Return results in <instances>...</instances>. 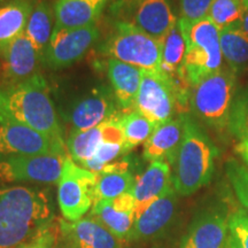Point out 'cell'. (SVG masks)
<instances>
[{"label": "cell", "instance_id": "obj_1", "mask_svg": "<svg viewBox=\"0 0 248 248\" xmlns=\"http://www.w3.org/2000/svg\"><path fill=\"white\" fill-rule=\"evenodd\" d=\"M51 216V202L44 191L26 186L0 188V248L28 244Z\"/></svg>", "mask_w": 248, "mask_h": 248}, {"label": "cell", "instance_id": "obj_2", "mask_svg": "<svg viewBox=\"0 0 248 248\" xmlns=\"http://www.w3.org/2000/svg\"><path fill=\"white\" fill-rule=\"evenodd\" d=\"M0 117L61 140L62 128L51 90L42 74L17 84L0 88Z\"/></svg>", "mask_w": 248, "mask_h": 248}, {"label": "cell", "instance_id": "obj_3", "mask_svg": "<svg viewBox=\"0 0 248 248\" xmlns=\"http://www.w3.org/2000/svg\"><path fill=\"white\" fill-rule=\"evenodd\" d=\"M217 155L218 150L212 139L186 114L184 137L170 162L172 186L177 194L187 197L208 184L213 177Z\"/></svg>", "mask_w": 248, "mask_h": 248}, {"label": "cell", "instance_id": "obj_4", "mask_svg": "<svg viewBox=\"0 0 248 248\" xmlns=\"http://www.w3.org/2000/svg\"><path fill=\"white\" fill-rule=\"evenodd\" d=\"M190 92L191 86L183 76L170 77L162 70H142L136 109L159 125L172 120L176 113L186 114Z\"/></svg>", "mask_w": 248, "mask_h": 248}, {"label": "cell", "instance_id": "obj_5", "mask_svg": "<svg viewBox=\"0 0 248 248\" xmlns=\"http://www.w3.org/2000/svg\"><path fill=\"white\" fill-rule=\"evenodd\" d=\"M178 24L186 42V54L179 75L192 89L222 69L221 30L208 16L192 23L179 18Z\"/></svg>", "mask_w": 248, "mask_h": 248}, {"label": "cell", "instance_id": "obj_6", "mask_svg": "<svg viewBox=\"0 0 248 248\" xmlns=\"http://www.w3.org/2000/svg\"><path fill=\"white\" fill-rule=\"evenodd\" d=\"M235 76L231 69H219L191 89V111L198 120L217 131L229 125L235 97Z\"/></svg>", "mask_w": 248, "mask_h": 248}, {"label": "cell", "instance_id": "obj_7", "mask_svg": "<svg viewBox=\"0 0 248 248\" xmlns=\"http://www.w3.org/2000/svg\"><path fill=\"white\" fill-rule=\"evenodd\" d=\"M102 54L144 71L161 70V42L130 21H117L102 46Z\"/></svg>", "mask_w": 248, "mask_h": 248}, {"label": "cell", "instance_id": "obj_8", "mask_svg": "<svg viewBox=\"0 0 248 248\" xmlns=\"http://www.w3.org/2000/svg\"><path fill=\"white\" fill-rule=\"evenodd\" d=\"M97 175L67 156L58 182V202L67 221L83 218L95 199Z\"/></svg>", "mask_w": 248, "mask_h": 248}, {"label": "cell", "instance_id": "obj_9", "mask_svg": "<svg viewBox=\"0 0 248 248\" xmlns=\"http://www.w3.org/2000/svg\"><path fill=\"white\" fill-rule=\"evenodd\" d=\"M67 155L48 153L30 156H12L0 160V181L54 184L61 177Z\"/></svg>", "mask_w": 248, "mask_h": 248}, {"label": "cell", "instance_id": "obj_10", "mask_svg": "<svg viewBox=\"0 0 248 248\" xmlns=\"http://www.w3.org/2000/svg\"><path fill=\"white\" fill-rule=\"evenodd\" d=\"M99 36L100 31L97 26L75 29L55 27L51 42L43 55L42 64L49 69L73 66L88 53Z\"/></svg>", "mask_w": 248, "mask_h": 248}, {"label": "cell", "instance_id": "obj_11", "mask_svg": "<svg viewBox=\"0 0 248 248\" xmlns=\"http://www.w3.org/2000/svg\"><path fill=\"white\" fill-rule=\"evenodd\" d=\"M55 152L64 153L63 141L49 138L15 121L0 117V160Z\"/></svg>", "mask_w": 248, "mask_h": 248}, {"label": "cell", "instance_id": "obj_12", "mask_svg": "<svg viewBox=\"0 0 248 248\" xmlns=\"http://www.w3.org/2000/svg\"><path fill=\"white\" fill-rule=\"evenodd\" d=\"M111 88L99 85L74 99L62 115L75 130H89L100 125L119 113Z\"/></svg>", "mask_w": 248, "mask_h": 248}, {"label": "cell", "instance_id": "obj_13", "mask_svg": "<svg viewBox=\"0 0 248 248\" xmlns=\"http://www.w3.org/2000/svg\"><path fill=\"white\" fill-rule=\"evenodd\" d=\"M1 59L0 88L17 84L30 78L38 74L37 70L42 64V57L38 49L24 33L13 42Z\"/></svg>", "mask_w": 248, "mask_h": 248}, {"label": "cell", "instance_id": "obj_14", "mask_svg": "<svg viewBox=\"0 0 248 248\" xmlns=\"http://www.w3.org/2000/svg\"><path fill=\"white\" fill-rule=\"evenodd\" d=\"M177 206V192L171 187L151 203L133 222L128 240H148L159 235L171 222Z\"/></svg>", "mask_w": 248, "mask_h": 248}, {"label": "cell", "instance_id": "obj_15", "mask_svg": "<svg viewBox=\"0 0 248 248\" xmlns=\"http://www.w3.org/2000/svg\"><path fill=\"white\" fill-rule=\"evenodd\" d=\"M172 186V175L170 164L166 161L151 162L146 170L136 177L131 193L135 198V219L153 203L167 193Z\"/></svg>", "mask_w": 248, "mask_h": 248}, {"label": "cell", "instance_id": "obj_16", "mask_svg": "<svg viewBox=\"0 0 248 248\" xmlns=\"http://www.w3.org/2000/svg\"><path fill=\"white\" fill-rule=\"evenodd\" d=\"M60 228L75 248H123L125 244L91 216L74 222L61 219Z\"/></svg>", "mask_w": 248, "mask_h": 248}, {"label": "cell", "instance_id": "obj_17", "mask_svg": "<svg viewBox=\"0 0 248 248\" xmlns=\"http://www.w3.org/2000/svg\"><path fill=\"white\" fill-rule=\"evenodd\" d=\"M177 21L169 0H136L131 23L152 38L162 42Z\"/></svg>", "mask_w": 248, "mask_h": 248}, {"label": "cell", "instance_id": "obj_18", "mask_svg": "<svg viewBox=\"0 0 248 248\" xmlns=\"http://www.w3.org/2000/svg\"><path fill=\"white\" fill-rule=\"evenodd\" d=\"M228 239L226 216L219 212H207L193 222L182 248H226Z\"/></svg>", "mask_w": 248, "mask_h": 248}, {"label": "cell", "instance_id": "obj_19", "mask_svg": "<svg viewBox=\"0 0 248 248\" xmlns=\"http://www.w3.org/2000/svg\"><path fill=\"white\" fill-rule=\"evenodd\" d=\"M107 74L111 91L121 113L136 110V100L140 88L142 70L116 59H108Z\"/></svg>", "mask_w": 248, "mask_h": 248}, {"label": "cell", "instance_id": "obj_20", "mask_svg": "<svg viewBox=\"0 0 248 248\" xmlns=\"http://www.w3.org/2000/svg\"><path fill=\"white\" fill-rule=\"evenodd\" d=\"M186 114L155 126L153 133L144 144V159L166 161L170 164L184 137Z\"/></svg>", "mask_w": 248, "mask_h": 248}, {"label": "cell", "instance_id": "obj_21", "mask_svg": "<svg viewBox=\"0 0 248 248\" xmlns=\"http://www.w3.org/2000/svg\"><path fill=\"white\" fill-rule=\"evenodd\" d=\"M108 0H57L55 27L75 29L95 26Z\"/></svg>", "mask_w": 248, "mask_h": 248}, {"label": "cell", "instance_id": "obj_22", "mask_svg": "<svg viewBox=\"0 0 248 248\" xmlns=\"http://www.w3.org/2000/svg\"><path fill=\"white\" fill-rule=\"evenodd\" d=\"M32 8L31 0H0V58L24 33Z\"/></svg>", "mask_w": 248, "mask_h": 248}, {"label": "cell", "instance_id": "obj_23", "mask_svg": "<svg viewBox=\"0 0 248 248\" xmlns=\"http://www.w3.org/2000/svg\"><path fill=\"white\" fill-rule=\"evenodd\" d=\"M55 29L54 8L45 0L39 1L33 6L24 35L29 38L36 48L38 49L40 57L44 55L46 48L51 42L52 35Z\"/></svg>", "mask_w": 248, "mask_h": 248}, {"label": "cell", "instance_id": "obj_24", "mask_svg": "<svg viewBox=\"0 0 248 248\" xmlns=\"http://www.w3.org/2000/svg\"><path fill=\"white\" fill-rule=\"evenodd\" d=\"M122 240H128L135 216L132 213H125L115 208L110 200H102L93 203L91 215Z\"/></svg>", "mask_w": 248, "mask_h": 248}, {"label": "cell", "instance_id": "obj_25", "mask_svg": "<svg viewBox=\"0 0 248 248\" xmlns=\"http://www.w3.org/2000/svg\"><path fill=\"white\" fill-rule=\"evenodd\" d=\"M186 54V42L177 24L167 33L161 42V70L170 77L181 73Z\"/></svg>", "mask_w": 248, "mask_h": 248}, {"label": "cell", "instance_id": "obj_26", "mask_svg": "<svg viewBox=\"0 0 248 248\" xmlns=\"http://www.w3.org/2000/svg\"><path fill=\"white\" fill-rule=\"evenodd\" d=\"M223 58L230 69L237 74L248 69V42L233 27L224 28L219 31Z\"/></svg>", "mask_w": 248, "mask_h": 248}, {"label": "cell", "instance_id": "obj_27", "mask_svg": "<svg viewBox=\"0 0 248 248\" xmlns=\"http://www.w3.org/2000/svg\"><path fill=\"white\" fill-rule=\"evenodd\" d=\"M101 141L102 133L100 125L89 130L73 129L67 139L66 146L70 159L79 166H83L93 156Z\"/></svg>", "mask_w": 248, "mask_h": 248}, {"label": "cell", "instance_id": "obj_28", "mask_svg": "<svg viewBox=\"0 0 248 248\" xmlns=\"http://www.w3.org/2000/svg\"><path fill=\"white\" fill-rule=\"evenodd\" d=\"M120 122L124 132V147L126 153L139 145L145 144L156 126L137 109L130 113H121Z\"/></svg>", "mask_w": 248, "mask_h": 248}, {"label": "cell", "instance_id": "obj_29", "mask_svg": "<svg viewBox=\"0 0 248 248\" xmlns=\"http://www.w3.org/2000/svg\"><path fill=\"white\" fill-rule=\"evenodd\" d=\"M136 177L130 171L101 172L97 175L94 203L102 200H113L132 190Z\"/></svg>", "mask_w": 248, "mask_h": 248}, {"label": "cell", "instance_id": "obj_30", "mask_svg": "<svg viewBox=\"0 0 248 248\" xmlns=\"http://www.w3.org/2000/svg\"><path fill=\"white\" fill-rule=\"evenodd\" d=\"M245 6L243 0H214L208 17L219 30L237 24L243 18Z\"/></svg>", "mask_w": 248, "mask_h": 248}, {"label": "cell", "instance_id": "obj_31", "mask_svg": "<svg viewBox=\"0 0 248 248\" xmlns=\"http://www.w3.org/2000/svg\"><path fill=\"white\" fill-rule=\"evenodd\" d=\"M125 154L126 151L123 144L102 140L91 159H89L80 167L98 175V173H100L104 170V168H106L108 164L115 162V160L119 159L121 155Z\"/></svg>", "mask_w": 248, "mask_h": 248}, {"label": "cell", "instance_id": "obj_32", "mask_svg": "<svg viewBox=\"0 0 248 248\" xmlns=\"http://www.w3.org/2000/svg\"><path fill=\"white\" fill-rule=\"evenodd\" d=\"M228 128L234 137L248 138V97L243 92L237 93L232 102Z\"/></svg>", "mask_w": 248, "mask_h": 248}, {"label": "cell", "instance_id": "obj_33", "mask_svg": "<svg viewBox=\"0 0 248 248\" xmlns=\"http://www.w3.org/2000/svg\"><path fill=\"white\" fill-rule=\"evenodd\" d=\"M229 239L226 248H248V214L239 210L228 218Z\"/></svg>", "mask_w": 248, "mask_h": 248}, {"label": "cell", "instance_id": "obj_34", "mask_svg": "<svg viewBox=\"0 0 248 248\" xmlns=\"http://www.w3.org/2000/svg\"><path fill=\"white\" fill-rule=\"evenodd\" d=\"M226 171L238 200L248 208V170L235 160H230L226 164Z\"/></svg>", "mask_w": 248, "mask_h": 248}, {"label": "cell", "instance_id": "obj_35", "mask_svg": "<svg viewBox=\"0 0 248 248\" xmlns=\"http://www.w3.org/2000/svg\"><path fill=\"white\" fill-rule=\"evenodd\" d=\"M214 0H179L181 14L186 22H197L208 16Z\"/></svg>", "mask_w": 248, "mask_h": 248}, {"label": "cell", "instance_id": "obj_36", "mask_svg": "<svg viewBox=\"0 0 248 248\" xmlns=\"http://www.w3.org/2000/svg\"><path fill=\"white\" fill-rule=\"evenodd\" d=\"M49 224L45 226L43 230H40L38 234L32 240L26 245L17 248H52L55 241V233L52 229L48 228Z\"/></svg>", "mask_w": 248, "mask_h": 248}, {"label": "cell", "instance_id": "obj_37", "mask_svg": "<svg viewBox=\"0 0 248 248\" xmlns=\"http://www.w3.org/2000/svg\"><path fill=\"white\" fill-rule=\"evenodd\" d=\"M234 28L235 30L238 31V32L240 33L241 36L244 37L245 39L248 42V11L245 12L244 16L241 20L238 22L237 24H234V26H232Z\"/></svg>", "mask_w": 248, "mask_h": 248}, {"label": "cell", "instance_id": "obj_38", "mask_svg": "<svg viewBox=\"0 0 248 248\" xmlns=\"http://www.w3.org/2000/svg\"><path fill=\"white\" fill-rule=\"evenodd\" d=\"M238 151H239L241 156H243L245 162H246L247 166H248V138L245 139V140L240 142V145L238 146Z\"/></svg>", "mask_w": 248, "mask_h": 248}, {"label": "cell", "instance_id": "obj_39", "mask_svg": "<svg viewBox=\"0 0 248 248\" xmlns=\"http://www.w3.org/2000/svg\"><path fill=\"white\" fill-rule=\"evenodd\" d=\"M243 4L245 6V9L248 11V0H243Z\"/></svg>", "mask_w": 248, "mask_h": 248}, {"label": "cell", "instance_id": "obj_40", "mask_svg": "<svg viewBox=\"0 0 248 248\" xmlns=\"http://www.w3.org/2000/svg\"><path fill=\"white\" fill-rule=\"evenodd\" d=\"M243 93H244V94H246V95H247V97H248V85L246 86V89H245V90H244V91H243Z\"/></svg>", "mask_w": 248, "mask_h": 248}, {"label": "cell", "instance_id": "obj_41", "mask_svg": "<svg viewBox=\"0 0 248 248\" xmlns=\"http://www.w3.org/2000/svg\"><path fill=\"white\" fill-rule=\"evenodd\" d=\"M52 248H53V247H52Z\"/></svg>", "mask_w": 248, "mask_h": 248}]
</instances>
